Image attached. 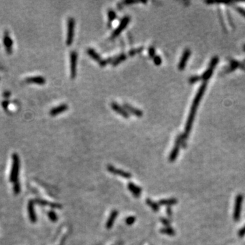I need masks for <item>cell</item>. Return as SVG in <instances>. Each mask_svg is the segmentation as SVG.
<instances>
[{
    "instance_id": "obj_1",
    "label": "cell",
    "mask_w": 245,
    "mask_h": 245,
    "mask_svg": "<svg viewBox=\"0 0 245 245\" xmlns=\"http://www.w3.org/2000/svg\"><path fill=\"white\" fill-rule=\"evenodd\" d=\"M206 88V83H204L202 85H201L200 87H199L198 91H197L196 96H195V97L192 106H191V111H190L189 117H188L187 119V123H186L185 134L183 135V139H187L188 136H189V133L190 132H191V128H192V125H193V121H194V118H195V113H196V111H197V107H198L199 102H200L201 99H202L203 95H204V93Z\"/></svg>"
},
{
    "instance_id": "obj_2",
    "label": "cell",
    "mask_w": 245,
    "mask_h": 245,
    "mask_svg": "<svg viewBox=\"0 0 245 245\" xmlns=\"http://www.w3.org/2000/svg\"><path fill=\"white\" fill-rule=\"evenodd\" d=\"M20 168V159L18 155L16 153H14L12 155V166L11 170L10 181L12 183H16L18 181V172Z\"/></svg>"
},
{
    "instance_id": "obj_3",
    "label": "cell",
    "mask_w": 245,
    "mask_h": 245,
    "mask_svg": "<svg viewBox=\"0 0 245 245\" xmlns=\"http://www.w3.org/2000/svg\"><path fill=\"white\" fill-rule=\"evenodd\" d=\"M243 202V196L242 194L237 195L235 200L234 209H233V219L235 221H238L240 219L241 211H242V206Z\"/></svg>"
},
{
    "instance_id": "obj_4",
    "label": "cell",
    "mask_w": 245,
    "mask_h": 245,
    "mask_svg": "<svg viewBox=\"0 0 245 245\" xmlns=\"http://www.w3.org/2000/svg\"><path fill=\"white\" fill-rule=\"evenodd\" d=\"M74 27L75 20L73 18H69L68 20V33L66 38V44L67 46H71L74 40Z\"/></svg>"
},
{
    "instance_id": "obj_5",
    "label": "cell",
    "mask_w": 245,
    "mask_h": 245,
    "mask_svg": "<svg viewBox=\"0 0 245 245\" xmlns=\"http://www.w3.org/2000/svg\"><path fill=\"white\" fill-rule=\"evenodd\" d=\"M70 78L74 79L77 75L78 54L76 51H72L70 55Z\"/></svg>"
},
{
    "instance_id": "obj_6",
    "label": "cell",
    "mask_w": 245,
    "mask_h": 245,
    "mask_svg": "<svg viewBox=\"0 0 245 245\" xmlns=\"http://www.w3.org/2000/svg\"><path fill=\"white\" fill-rule=\"evenodd\" d=\"M130 21V17L129 16H125L123 17L122 18V20H121L120 24L118 25V27H117V29H116L115 31L113 32V33H112L111 35V38L114 39L115 38H117L118 35H119L121 34V32H122L123 30H124L125 28L127 27V26L128 25Z\"/></svg>"
},
{
    "instance_id": "obj_7",
    "label": "cell",
    "mask_w": 245,
    "mask_h": 245,
    "mask_svg": "<svg viewBox=\"0 0 245 245\" xmlns=\"http://www.w3.org/2000/svg\"><path fill=\"white\" fill-rule=\"evenodd\" d=\"M183 136H178L176 140L175 145H174L173 149H172V151H171L170 156H169V161H170V162H173V161H175L176 158H177L178 153H179L180 146L182 142H183Z\"/></svg>"
},
{
    "instance_id": "obj_8",
    "label": "cell",
    "mask_w": 245,
    "mask_h": 245,
    "mask_svg": "<svg viewBox=\"0 0 245 245\" xmlns=\"http://www.w3.org/2000/svg\"><path fill=\"white\" fill-rule=\"evenodd\" d=\"M107 170L111 173L115 174V175H117L121 177L125 178H131L132 177V174H130V172H125V171L119 170V169L116 168L115 167H114L112 165H108L107 166Z\"/></svg>"
},
{
    "instance_id": "obj_9",
    "label": "cell",
    "mask_w": 245,
    "mask_h": 245,
    "mask_svg": "<svg viewBox=\"0 0 245 245\" xmlns=\"http://www.w3.org/2000/svg\"><path fill=\"white\" fill-rule=\"evenodd\" d=\"M218 61H219V59H218V57H216L212 59L211 62H210L209 68H208V69L207 70L204 74H203L202 79L204 80V81H206L210 78L212 74V72H213L214 68V67H215V66L216 65V63H217Z\"/></svg>"
},
{
    "instance_id": "obj_10",
    "label": "cell",
    "mask_w": 245,
    "mask_h": 245,
    "mask_svg": "<svg viewBox=\"0 0 245 245\" xmlns=\"http://www.w3.org/2000/svg\"><path fill=\"white\" fill-rule=\"evenodd\" d=\"M111 106L112 109H113L114 111H115L116 113L119 114V115L122 116L123 117L125 118V119H128V118L130 117V114L127 112L124 107L120 106L119 104H117V102H112Z\"/></svg>"
},
{
    "instance_id": "obj_11",
    "label": "cell",
    "mask_w": 245,
    "mask_h": 245,
    "mask_svg": "<svg viewBox=\"0 0 245 245\" xmlns=\"http://www.w3.org/2000/svg\"><path fill=\"white\" fill-rule=\"evenodd\" d=\"M123 107H124L125 109L126 110L129 114H132V115L135 116V117H142L143 116V112L140 111L138 108H136L134 107V106H131L130 104L128 103L123 104Z\"/></svg>"
},
{
    "instance_id": "obj_12",
    "label": "cell",
    "mask_w": 245,
    "mask_h": 245,
    "mask_svg": "<svg viewBox=\"0 0 245 245\" xmlns=\"http://www.w3.org/2000/svg\"><path fill=\"white\" fill-rule=\"evenodd\" d=\"M34 203H35L34 202V200H29L27 205L29 217L30 221H31L32 223H35L36 221H37V217H36L35 209H34Z\"/></svg>"
},
{
    "instance_id": "obj_13",
    "label": "cell",
    "mask_w": 245,
    "mask_h": 245,
    "mask_svg": "<svg viewBox=\"0 0 245 245\" xmlns=\"http://www.w3.org/2000/svg\"><path fill=\"white\" fill-rule=\"evenodd\" d=\"M190 55H191V51H190L189 49L187 48L184 51L183 55H182V57L180 59L179 63H178V69L180 70H184V68H185L186 64H187V60L189 57Z\"/></svg>"
},
{
    "instance_id": "obj_14",
    "label": "cell",
    "mask_w": 245,
    "mask_h": 245,
    "mask_svg": "<svg viewBox=\"0 0 245 245\" xmlns=\"http://www.w3.org/2000/svg\"><path fill=\"white\" fill-rule=\"evenodd\" d=\"M128 189L130 190V191L131 193H132L133 195L135 197H136V198H139L140 195H141L142 193V189L140 187H138V186L136 185L134 183H132V182H130V183H128Z\"/></svg>"
},
{
    "instance_id": "obj_15",
    "label": "cell",
    "mask_w": 245,
    "mask_h": 245,
    "mask_svg": "<svg viewBox=\"0 0 245 245\" xmlns=\"http://www.w3.org/2000/svg\"><path fill=\"white\" fill-rule=\"evenodd\" d=\"M68 109V106L66 104H61V105L57 106V107L53 108L50 111V115L51 116H53V117H55V116L58 115L59 114L63 113V112H65L67 111Z\"/></svg>"
},
{
    "instance_id": "obj_16",
    "label": "cell",
    "mask_w": 245,
    "mask_h": 245,
    "mask_svg": "<svg viewBox=\"0 0 245 245\" xmlns=\"http://www.w3.org/2000/svg\"><path fill=\"white\" fill-rule=\"evenodd\" d=\"M118 214H119V211L117 210H113V211L111 212V213L109 216V218L108 219L107 222H106V227L108 229H111V227H113L114 223H115L116 219H117Z\"/></svg>"
},
{
    "instance_id": "obj_17",
    "label": "cell",
    "mask_w": 245,
    "mask_h": 245,
    "mask_svg": "<svg viewBox=\"0 0 245 245\" xmlns=\"http://www.w3.org/2000/svg\"><path fill=\"white\" fill-rule=\"evenodd\" d=\"M25 81L27 83H31V84H36L40 85H44L45 83H46V79L42 76L29 77L27 78Z\"/></svg>"
},
{
    "instance_id": "obj_18",
    "label": "cell",
    "mask_w": 245,
    "mask_h": 245,
    "mask_svg": "<svg viewBox=\"0 0 245 245\" xmlns=\"http://www.w3.org/2000/svg\"><path fill=\"white\" fill-rule=\"evenodd\" d=\"M3 43H4L5 47L6 48L7 52L8 53H12V40L10 38V36L7 33H5L4 38H3Z\"/></svg>"
},
{
    "instance_id": "obj_19",
    "label": "cell",
    "mask_w": 245,
    "mask_h": 245,
    "mask_svg": "<svg viewBox=\"0 0 245 245\" xmlns=\"http://www.w3.org/2000/svg\"><path fill=\"white\" fill-rule=\"evenodd\" d=\"M178 203V200L176 198H169V199H163L159 200V204L160 206H170L172 205H175Z\"/></svg>"
},
{
    "instance_id": "obj_20",
    "label": "cell",
    "mask_w": 245,
    "mask_h": 245,
    "mask_svg": "<svg viewBox=\"0 0 245 245\" xmlns=\"http://www.w3.org/2000/svg\"><path fill=\"white\" fill-rule=\"evenodd\" d=\"M87 54H88L93 59L95 60L97 62L100 63L102 60L101 58V56H100L93 48H88L87 50Z\"/></svg>"
},
{
    "instance_id": "obj_21",
    "label": "cell",
    "mask_w": 245,
    "mask_h": 245,
    "mask_svg": "<svg viewBox=\"0 0 245 245\" xmlns=\"http://www.w3.org/2000/svg\"><path fill=\"white\" fill-rule=\"evenodd\" d=\"M127 57H128V56H127L126 54H125V53H121V54L119 55L118 56L114 57L113 61L112 62V65H113V66H117L119 65V64H120L121 63L127 59Z\"/></svg>"
},
{
    "instance_id": "obj_22",
    "label": "cell",
    "mask_w": 245,
    "mask_h": 245,
    "mask_svg": "<svg viewBox=\"0 0 245 245\" xmlns=\"http://www.w3.org/2000/svg\"><path fill=\"white\" fill-rule=\"evenodd\" d=\"M146 203H147L148 206L151 207V208L153 210V211L158 212L159 209H160V207H159L160 205L159 204V203L154 202V201H153L150 198H147V199H146Z\"/></svg>"
},
{
    "instance_id": "obj_23",
    "label": "cell",
    "mask_w": 245,
    "mask_h": 245,
    "mask_svg": "<svg viewBox=\"0 0 245 245\" xmlns=\"http://www.w3.org/2000/svg\"><path fill=\"white\" fill-rule=\"evenodd\" d=\"M160 232L163 234H166L170 236H174L176 234V231L171 227H165L160 229Z\"/></svg>"
},
{
    "instance_id": "obj_24",
    "label": "cell",
    "mask_w": 245,
    "mask_h": 245,
    "mask_svg": "<svg viewBox=\"0 0 245 245\" xmlns=\"http://www.w3.org/2000/svg\"><path fill=\"white\" fill-rule=\"evenodd\" d=\"M108 24L111 25L112 22L117 18V14L113 10H108Z\"/></svg>"
},
{
    "instance_id": "obj_25",
    "label": "cell",
    "mask_w": 245,
    "mask_h": 245,
    "mask_svg": "<svg viewBox=\"0 0 245 245\" xmlns=\"http://www.w3.org/2000/svg\"><path fill=\"white\" fill-rule=\"evenodd\" d=\"M48 216L49 219H50L51 221H53V222L57 221L58 216H57V214L55 213V212L53 211V210H50V211L48 212Z\"/></svg>"
},
{
    "instance_id": "obj_26",
    "label": "cell",
    "mask_w": 245,
    "mask_h": 245,
    "mask_svg": "<svg viewBox=\"0 0 245 245\" xmlns=\"http://www.w3.org/2000/svg\"><path fill=\"white\" fill-rule=\"evenodd\" d=\"M143 49H144L143 47H139V48H137L132 49V50H130V51H129L128 55L131 57H133V56L136 55V54H138V53H141L142 51H143Z\"/></svg>"
},
{
    "instance_id": "obj_27",
    "label": "cell",
    "mask_w": 245,
    "mask_h": 245,
    "mask_svg": "<svg viewBox=\"0 0 245 245\" xmlns=\"http://www.w3.org/2000/svg\"><path fill=\"white\" fill-rule=\"evenodd\" d=\"M34 202L36 203V204L40 205V206H50V204H51V202H47L46 200H44V199H40V198H36L35 200H34Z\"/></svg>"
},
{
    "instance_id": "obj_28",
    "label": "cell",
    "mask_w": 245,
    "mask_h": 245,
    "mask_svg": "<svg viewBox=\"0 0 245 245\" xmlns=\"http://www.w3.org/2000/svg\"><path fill=\"white\" fill-rule=\"evenodd\" d=\"M114 57H110V58H107L105 59H102L101 61H100L99 63H100V66H101L102 68L105 67L106 66H107L108 63H111L113 61Z\"/></svg>"
},
{
    "instance_id": "obj_29",
    "label": "cell",
    "mask_w": 245,
    "mask_h": 245,
    "mask_svg": "<svg viewBox=\"0 0 245 245\" xmlns=\"http://www.w3.org/2000/svg\"><path fill=\"white\" fill-rule=\"evenodd\" d=\"M136 220V218L134 216H129L125 219V222L128 225H132L135 223Z\"/></svg>"
},
{
    "instance_id": "obj_30",
    "label": "cell",
    "mask_w": 245,
    "mask_h": 245,
    "mask_svg": "<svg viewBox=\"0 0 245 245\" xmlns=\"http://www.w3.org/2000/svg\"><path fill=\"white\" fill-rule=\"evenodd\" d=\"M160 221L161 223L164 225L166 227H170L171 225V221L169 220V219L164 217H160Z\"/></svg>"
},
{
    "instance_id": "obj_31",
    "label": "cell",
    "mask_w": 245,
    "mask_h": 245,
    "mask_svg": "<svg viewBox=\"0 0 245 245\" xmlns=\"http://www.w3.org/2000/svg\"><path fill=\"white\" fill-rule=\"evenodd\" d=\"M20 191V185L18 181H16V183H14V192L15 194H18Z\"/></svg>"
},
{
    "instance_id": "obj_32",
    "label": "cell",
    "mask_w": 245,
    "mask_h": 245,
    "mask_svg": "<svg viewBox=\"0 0 245 245\" xmlns=\"http://www.w3.org/2000/svg\"><path fill=\"white\" fill-rule=\"evenodd\" d=\"M153 61H154V63H155V65H157V66H160L161 64V63H162V60H161V58L158 55L155 56V57H154Z\"/></svg>"
},
{
    "instance_id": "obj_33",
    "label": "cell",
    "mask_w": 245,
    "mask_h": 245,
    "mask_svg": "<svg viewBox=\"0 0 245 245\" xmlns=\"http://www.w3.org/2000/svg\"><path fill=\"white\" fill-rule=\"evenodd\" d=\"M149 55L150 57H151V58L155 57V48H154L153 46L149 47Z\"/></svg>"
},
{
    "instance_id": "obj_34",
    "label": "cell",
    "mask_w": 245,
    "mask_h": 245,
    "mask_svg": "<svg viewBox=\"0 0 245 245\" xmlns=\"http://www.w3.org/2000/svg\"><path fill=\"white\" fill-rule=\"evenodd\" d=\"M147 3V1H131V0H127V1H123V3H125V4H127V5L134 4V3Z\"/></svg>"
},
{
    "instance_id": "obj_35",
    "label": "cell",
    "mask_w": 245,
    "mask_h": 245,
    "mask_svg": "<svg viewBox=\"0 0 245 245\" xmlns=\"http://www.w3.org/2000/svg\"><path fill=\"white\" fill-rule=\"evenodd\" d=\"M238 235L239 237H240V238H242L243 236H244V235H245V225L238 231Z\"/></svg>"
},
{
    "instance_id": "obj_36",
    "label": "cell",
    "mask_w": 245,
    "mask_h": 245,
    "mask_svg": "<svg viewBox=\"0 0 245 245\" xmlns=\"http://www.w3.org/2000/svg\"><path fill=\"white\" fill-rule=\"evenodd\" d=\"M166 213L167 215L169 217V219H172V210L170 206H168L166 208Z\"/></svg>"
},
{
    "instance_id": "obj_37",
    "label": "cell",
    "mask_w": 245,
    "mask_h": 245,
    "mask_svg": "<svg viewBox=\"0 0 245 245\" xmlns=\"http://www.w3.org/2000/svg\"><path fill=\"white\" fill-rule=\"evenodd\" d=\"M199 79H200V78H199V76H193L189 79V82L190 83H192L193 84V83H195L198 81Z\"/></svg>"
},
{
    "instance_id": "obj_38",
    "label": "cell",
    "mask_w": 245,
    "mask_h": 245,
    "mask_svg": "<svg viewBox=\"0 0 245 245\" xmlns=\"http://www.w3.org/2000/svg\"><path fill=\"white\" fill-rule=\"evenodd\" d=\"M236 10L240 14H241L243 16L245 17V9L240 7H236Z\"/></svg>"
},
{
    "instance_id": "obj_39",
    "label": "cell",
    "mask_w": 245,
    "mask_h": 245,
    "mask_svg": "<svg viewBox=\"0 0 245 245\" xmlns=\"http://www.w3.org/2000/svg\"><path fill=\"white\" fill-rule=\"evenodd\" d=\"M244 50H245V46H244Z\"/></svg>"
}]
</instances>
